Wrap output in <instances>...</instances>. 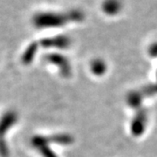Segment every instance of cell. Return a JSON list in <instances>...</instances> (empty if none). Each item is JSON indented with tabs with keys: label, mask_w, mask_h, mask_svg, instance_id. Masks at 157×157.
<instances>
[{
	"label": "cell",
	"mask_w": 157,
	"mask_h": 157,
	"mask_svg": "<svg viewBox=\"0 0 157 157\" xmlns=\"http://www.w3.org/2000/svg\"><path fill=\"white\" fill-rule=\"evenodd\" d=\"M83 18V14L78 11H71L67 13L42 11L36 13L33 17V24L39 29L58 28L67 23L78 21Z\"/></svg>",
	"instance_id": "1"
},
{
	"label": "cell",
	"mask_w": 157,
	"mask_h": 157,
	"mask_svg": "<svg viewBox=\"0 0 157 157\" xmlns=\"http://www.w3.org/2000/svg\"><path fill=\"white\" fill-rule=\"evenodd\" d=\"M47 59L54 65H59V67L63 71V73H68V67L67 65V62L64 57H62L59 54H51L47 56Z\"/></svg>",
	"instance_id": "4"
},
{
	"label": "cell",
	"mask_w": 157,
	"mask_h": 157,
	"mask_svg": "<svg viewBox=\"0 0 157 157\" xmlns=\"http://www.w3.org/2000/svg\"><path fill=\"white\" fill-rule=\"evenodd\" d=\"M37 48H38V45L35 43H33L29 45L28 48L25 50L22 57V60L25 64H29L33 61V59L37 52Z\"/></svg>",
	"instance_id": "6"
},
{
	"label": "cell",
	"mask_w": 157,
	"mask_h": 157,
	"mask_svg": "<svg viewBox=\"0 0 157 157\" xmlns=\"http://www.w3.org/2000/svg\"><path fill=\"white\" fill-rule=\"evenodd\" d=\"M69 39L65 36H55L53 38L43 39L41 41V45L47 48H66L69 45Z\"/></svg>",
	"instance_id": "2"
},
{
	"label": "cell",
	"mask_w": 157,
	"mask_h": 157,
	"mask_svg": "<svg viewBox=\"0 0 157 157\" xmlns=\"http://www.w3.org/2000/svg\"><path fill=\"white\" fill-rule=\"evenodd\" d=\"M102 8L108 14H115L121 8V3L118 0H105Z\"/></svg>",
	"instance_id": "5"
},
{
	"label": "cell",
	"mask_w": 157,
	"mask_h": 157,
	"mask_svg": "<svg viewBox=\"0 0 157 157\" xmlns=\"http://www.w3.org/2000/svg\"><path fill=\"white\" fill-rule=\"evenodd\" d=\"M17 115L15 112L9 111L6 113L0 119V139L7 132L13 124L17 121Z\"/></svg>",
	"instance_id": "3"
}]
</instances>
